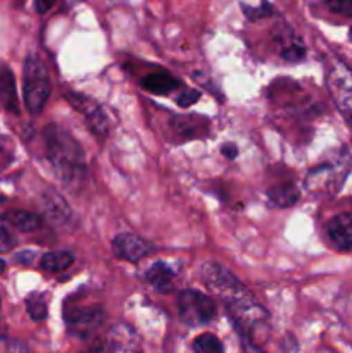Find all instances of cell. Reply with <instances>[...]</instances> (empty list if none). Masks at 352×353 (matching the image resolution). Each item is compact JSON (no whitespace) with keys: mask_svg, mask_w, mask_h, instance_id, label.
Instances as JSON below:
<instances>
[{"mask_svg":"<svg viewBox=\"0 0 352 353\" xmlns=\"http://www.w3.org/2000/svg\"><path fill=\"white\" fill-rule=\"evenodd\" d=\"M3 271H6V262H3L2 259H0V274H2Z\"/></svg>","mask_w":352,"mask_h":353,"instance_id":"cell-30","label":"cell"},{"mask_svg":"<svg viewBox=\"0 0 352 353\" xmlns=\"http://www.w3.org/2000/svg\"><path fill=\"white\" fill-rule=\"evenodd\" d=\"M55 2L57 0H35V9L38 14H47L55 6Z\"/></svg>","mask_w":352,"mask_h":353,"instance_id":"cell-25","label":"cell"},{"mask_svg":"<svg viewBox=\"0 0 352 353\" xmlns=\"http://www.w3.org/2000/svg\"><path fill=\"white\" fill-rule=\"evenodd\" d=\"M175 279V271L164 262H155L147 271V281L154 286L157 292H169Z\"/></svg>","mask_w":352,"mask_h":353,"instance_id":"cell-14","label":"cell"},{"mask_svg":"<svg viewBox=\"0 0 352 353\" xmlns=\"http://www.w3.org/2000/svg\"><path fill=\"white\" fill-rule=\"evenodd\" d=\"M221 154L224 155V157L226 159H235L238 155V150H237V147H235V145H231V143H226V145H223V148H221Z\"/></svg>","mask_w":352,"mask_h":353,"instance_id":"cell-27","label":"cell"},{"mask_svg":"<svg viewBox=\"0 0 352 353\" xmlns=\"http://www.w3.org/2000/svg\"><path fill=\"white\" fill-rule=\"evenodd\" d=\"M349 38H351V41H352V26H351V30H349Z\"/></svg>","mask_w":352,"mask_h":353,"instance_id":"cell-32","label":"cell"},{"mask_svg":"<svg viewBox=\"0 0 352 353\" xmlns=\"http://www.w3.org/2000/svg\"><path fill=\"white\" fill-rule=\"evenodd\" d=\"M304 55H306V48L300 41L295 40L286 43L282 50V57L289 62H299L300 59H304Z\"/></svg>","mask_w":352,"mask_h":353,"instance_id":"cell-20","label":"cell"},{"mask_svg":"<svg viewBox=\"0 0 352 353\" xmlns=\"http://www.w3.org/2000/svg\"><path fill=\"white\" fill-rule=\"evenodd\" d=\"M349 168H351V157L345 159V161L340 159L338 162H335V165H320L309 172L306 179V188L311 192L328 190L330 193H335L344 183V176Z\"/></svg>","mask_w":352,"mask_h":353,"instance_id":"cell-6","label":"cell"},{"mask_svg":"<svg viewBox=\"0 0 352 353\" xmlns=\"http://www.w3.org/2000/svg\"><path fill=\"white\" fill-rule=\"evenodd\" d=\"M26 309H28V314H30L31 321H35V323H41V321L47 319V302H45L43 295H38V293H35V295H30L26 299Z\"/></svg>","mask_w":352,"mask_h":353,"instance_id":"cell-18","label":"cell"},{"mask_svg":"<svg viewBox=\"0 0 352 353\" xmlns=\"http://www.w3.org/2000/svg\"><path fill=\"white\" fill-rule=\"evenodd\" d=\"M66 99L69 100V103H71L78 112H81L83 116H85L90 128H92L97 134H106L107 131H109L106 114L102 112V109H100V105L95 100L81 95V93H69V95H66Z\"/></svg>","mask_w":352,"mask_h":353,"instance_id":"cell-8","label":"cell"},{"mask_svg":"<svg viewBox=\"0 0 352 353\" xmlns=\"http://www.w3.org/2000/svg\"><path fill=\"white\" fill-rule=\"evenodd\" d=\"M23 92L24 103L30 114H38L43 109L48 95H50V78L43 62L37 55L30 54L24 61L23 68Z\"/></svg>","mask_w":352,"mask_h":353,"instance_id":"cell-2","label":"cell"},{"mask_svg":"<svg viewBox=\"0 0 352 353\" xmlns=\"http://www.w3.org/2000/svg\"><path fill=\"white\" fill-rule=\"evenodd\" d=\"M6 353H31V352L28 350L26 345L19 343V341H12V343H10L9 347H7Z\"/></svg>","mask_w":352,"mask_h":353,"instance_id":"cell-26","label":"cell"},{"mask_svg":"<svg viewBox=\"0 0 352 353\" xmlns=\"http://www.w3.org/2000/svg\"><path fill=\"white\" fill-rule=\"evenodd\" d=\"M16 247V238L10 233L7 224L0 221V252H10Z\"/></svg>","mask_w":352,"mask_h":353,"instance_id":"cell-22","label":"cell"},{"mask_svg":"<svg viewBox=\"0 0 352 353\" xmlns=\"http://www.w3.org/2000/svg\"><path fill=\"white\" fill-rule=\"evenodd\" d=\"M0 309H2V302H0ZM0 336H2V334H0Z\"/></svg>","mask_w":352,"mask_h":353,"instance_id":"cell-33","label":"cell"},{"mask_svg":"<svg viewBox=\"0 0 352 353\" xmlns=\"http://www.w3.org/2000/svg\"><path fill=\"white\" fill-rule=\"evenodd\" d=\"M268 199L278 207H292L299 200V192L292 185L273 186L268 190Z\"/></svg>","mask_w":352,"mask_h":353,"instance_id":"cell-16","label":"cell"},{"mask_svg":"<svg viewBox=\"0 0 352 353\" xmlns=\"http://www.w3.org/2000/svg\"><path fill=\"white\" fill-rule=\"evenodd\" d=\"M242 10H244V14L247 16V19H251V21L262 19V17H268L275 12V9H273L269 3H262V6H259V7H251V6H245V3H242Z\"/></svg>","mask_w":352,"mask_h":353,"instance_id":"cell-21","label":"cell"},{"mask_svg":"<svg viewBox=\"0 0 352 353\" xmlns=\"http://www.w3.org/2000/svg\"><path fill=\"white\" fill-rule=\"evenodd\" d=\"M64 319L72 333L85 336L102 323V310L95 307L88 309H68L64 310Z\"/></svg>","mask_w":352,"mask_h":353,"instance_id":"cell-9","label":"cell"},{"mask_svg":"<svg viewBox=\"0 0 352 353\" xmlns=\"http://www.w3.org/2000/svg\"><path fill=\"white\" fill-rule=\"evenodd\" d=\"M244 347L247 348V352H248V353H264V352L259 350V348H255L254 345H252L251 341H248V340H244Z\"/></svg>","mask_w":352,"mask_h":353,"instance_id":"cell-28","label":"cell"},{"mask_svg":"<svg viewBox=\"0 0 352 353\" xmlns=\"http://www.w3.org/2000/svg\"><path fill=\"white\" fill-rule=\"evenodd\" d=\"M0 103L10 112H19V102L16 95V81L9 68L0 65Z\"/></svg>","mask_w":352,"mask_h":353,"instance_id":"cell-11","label":"cell"},{"mask_svg":"<svg viewBox=\"0 0 352 353\" xmlns=\"http://www.w3.org/2000/svg\"><path fill=\"white\" fill-rule=\"evenodd\" d=\"M328 236L340 250H352V214L333 217L328 224Z\"/></svg>","mask_w":352,"mask_h":353,"instance_id":"cell-10","label":"cell"},{"mask_svg":"<svg viewBox=\"0 0 352 353\" xmlns=\"http://www.w3.org/2000/svg\"><path fill=\"white\" fill-rule=\"evenodd\" d=\"M45 154L62 185L76 186L86 176L85 154L81 145L57 124H48L45 130Z\"/></svg>","mask_w":352,"mask_h":353,"instance_id":"cell-1","label":"cell"},{"mask_svg":"<svg viewBox=\"0 0 352 353\" xmlns=\"http://www.w3.org/2000/svg\"><path fill=\"white\" fill-rule=\"evenodd\" d=\"M326 86L337 109L352 119V69L342 61H333L328 68Z\"/></svg>","mask_w":352,"mask_h":353,"instance_id":"cell-4","label":"cell"},{"mask_svg":"<svg viewBox=\"0 0 352 353\" xmlns=\"http://www.w3.org/2000/svg\"><path fill=\"white\" fill-rule=\"evenodd\" d=\"M113 252L117 259L128 262H138L152 252V245L133 233H121L114 238Z\"/></svg>","mask_w":352,"mask_h":353,"instance_id":"cell-7","label":"cell"},{"mask_svg":"<svg viewBox=\"0 0 352 353\" xmlns=\"http://www.w3.org/2000/svg\"><path fill=\"white\" fill-rule=\"evenodd\" d=\"M2 221L9 224V226L16 228L17 231H23V233L38 230L41 224L40 217L31 212H26V210H9V212L3 214Z\"/></svg>","mask_w":352,"mask_h":353,"instance_id":"cell-13","label":"cell"},{"mask_svg":"<svg viewBox=\"0 0 352 353\" xmlns=\"http://www.w3.org/2000/svg\"><path fill=\"white\" fill-rule=\"evenodd\" d=\"M199 99H200V92H197V90H186V92H183L182 95L176 97V103H178L179 107H190L193 105Z\"/></svg>","mask_w":352,"mask_h":353,"instance_id":"cell-24","label":"cell"},{"mask_svg":"<svg viewBox=\"0 0 352 353\" xmlns=\"http://www.w3.org/2000/svg\"><path fill=\"white\" fill-rule=\"evenodd\" d=\"M141 86L150 93H155V95H168L178 88L179 81L168 72H154V74L145 76Z\"/></svg>","mask_w":352,"mask_h":353,"instance_id":"cell-12","label":"cell"},{"mask_svg":"<svg viewBox=\"0 0 352 353\" xmlns=\"http://www.w3.org/2000/svg\"><path fill=\"white\" fill-rule=\"evenodd\" d=\"M3 148V138H2V134H0V150H2Z\"/></svg>","mask_w":352,"mask_h":353,"instance_id":"cell-31","label":"cell"},{"mask_svg":"<svg viewBox=\"0 0 352 353\" xmlns=\"http://www.w3.org/2000/svg\"><path fill=\"white\" fill-rule=\"evenodd\" d=\"M326 7L335 14L352 16V0H326Z\"/></svg>","mask_w":352,"mask_h":353,"instance_id":"cell-23","label":"cell"},{"mask_svg":"<svg viewBox=\"0 0 352 353\" xmlns=\"http://www.w3.org/2000/svg\"><path fill=\"white\" fill-rule=\"evenodd\" d=\"M193 352L195 353H223V343L214 334H200L193 340Z\"/></svg>","mask_w":352,"mask_h":353,"instance_id":"cell-19","label":"cell"},{"mask_svg":"<svg viewBox=\"0 0 352 353\" xmlns=\"http://www.w3.org/2000/svg\"><path fill=\"white\" fill-rule=\"evenodd\" d=\"M178 312L186 326H202L211 323L216 316V303L200 292L186 290L179 295Z\"/></svg>","mask_w":352,"mask_h":353,"instance_id":"cell-5","label":"cell"},{"mask_svg":"<svg viewBox=\"0 0 352 353\" xmlns=\"http://www.w3.org/2000/svg\"><path fill=\"white\" fill-rule=\"evenodd\" d=\"M72 261L75 259H72V255L69 252H48V254H45L41 257L40 265L41 269H45L48 272H62L71 268Z\"/></svg>","mask_w":352,"mask_h":353,"instance_id":"cell-15","label":"cell"},{"mask_svg":"<svg viewBox=\"0 0 352 353\" xmlns=\"http://www.w3.org/2000/svg\"><path fill=\"white\" fill-rule=\"evenodd\" d=\"M202 279L211 292L224 299L226 305L251 295L245 286H242V283L235 278L233 272L216 262H207L202 265Z\"/></svg>","mask_w":352,"mask_h":353,"instance_id":"cell-3","label":"cell"},{"mask_svg":"<svg viewBox=\"0 0 352 353\" xmlns=\"http://www.w3.org/2000/svg\"><path fill=\"white\" fill-rule=\"evenodd\" d=\"M45 210H47L48 219L54 221V223L66 224L71 219V210H69L68 203L57 195H50L48 202L45 203Z\"/></svg>","mask_w":352,"mask_h":353,"instance_id":"cell-17","label":"cell"},{"mask_svg":"<svg viewBox=\"0 0 352 353\" xmlns=\"http://www.w3.org/2000/svg\"><path fill=\"white\" fill-rule=\"evenodd\" d=\"M78 2H81V0H64V3L68 7H72V6H75V3H78Z\"/></svg>","mask_w":352,"mask_h":353,"instance_id":"cell-29","label":"cell"}]
</instances>
